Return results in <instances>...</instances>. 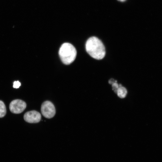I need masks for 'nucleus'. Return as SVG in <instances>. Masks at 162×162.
<instances>
[{"instance_id":"obj_9","label":"nucleus","mask_w":162,"mask_h":162,"mask_svg":"<svg viewBox=\"0 0 162 162\" xmlns=\"http://www.w3.org/2000/svg\"><path fill=\"white\" fill-rule=\"evenodd\" d=\"M21 85V83L19 81H16L14 82L13 87L15 88H19Z\"/></svg>"},{"instance_id":"obj_8","label":"nucleus","mask_w":162,"mask_h":162,"mask_svg":"<svg viewBox=\"0 0 162 162\" xmlns=\"http://www.w3.org/2000/svg\"><path fill=\"white\" fill-rule=\"evenodd\" d=\"M112 85V89L116 93H117V90L119 87L120 86H122L121 84H120V85H119L117 83V81L116 80L115 82L113 83Z\"/></svg>"},{"instance_id":"obj_5","label":"nucleus","mask_w":162,"mask_h":162,"mask_svg":"<svg viewBox=\"0 0 162 162\" xmlns=\"http://www.w3.org/2000/svg\"><path fill=\"white\" fill-rule=\"evenodd\" d=\"M40 113L37 111H32L26 113L24 115L25 121L29 123H37L39 122L41 120Z\"/></svg>"},{"instance_id":"obj_7","label":"nucleus","mask_w":162,"mask_h":162,"mask_svg":"<svg viewBox=\"0 0 162 162\" xmlns=\"http://www.w3.org/2000/svg\"><path fill=\"white\" fill-rule=\"evenodd\" d=\"M7 113V109L3 102L0 101V118L4 117Z\"/></svg>"},{"instance_id":"obj_3","label":"nucleus","mask_w":162,"mask_h":162,"mask_svg":"<svg viewBox=\"0 0 162 162\" xmlns=\"http://www.w3.org/2000/svg\"><path fill=\"white\" fill-rule=\"evenodd\" d=\"M41 111L42 115L45 118L50 119L55 116L56 110L55 106L49 101H46L42 104Z\"/></svg>"},{"instance_id":"obj_4","label":"nucleus","mask_w":162,"mask_h":162,"mask_svg":"<svg viewBox=\"0 0 162 162\" xmlns=\"http://www.w3.org/2000/svg\"><path fill=\"white\" fill-rule=\"evenodd\" d=\"M26 106V104L25 101L20 99H16L11 102L9 105V109L12 113L19 114L25 110Z\"/></svg>"},{"instance_id":"obj_11","label":"nucleus","mask_w":162,"mask_h":162,"mask_svg":"<svg viewBox=\"0 0 162 162\" xmlns=\"http://www.w3.org/2000/svg\"><path fill=\"white\" fill-rule=\"evenodd\" d=\"M118 1H121V2H125V1H126V0H118Z\"/></svg>"},{"instance_id":"obj_2","label":"nucleus","mask_w":162,"mask_h":162,"mask_svg":"<svg viewBox=\"0 0 162 162\" xmlns=\"http://www.w3.org/2000/svg\"><path fill=\"white\" fill-rule=\"evenodd\" d=\"M59 55L63 63L69 65L73 63L77 56V51L75 47L71 44L65 43L60 47Z\"/></svg>"},{"instance_id":"obj_1","label":"nucleus","mask_w":162,"mask_h":162,"mask_svg":"<svg viewBox=\"0 0 162 162\" xmlns=\"http://www.w3.org/2000/svg\"><path fill=\"white\" fill-rule=\"evenodd\" d=\"M86 49L89 55L95 59H101L105 56V47L101 41L97 37H93L88 39Z\"/></svg>"},{"instance_id":"obj_10","label":"nucleus","mask_w":162,"mask_h":162,"mask_svg":"<svg viewBox=\"0 0 162 162\" xmlns=\"http://www.w3.org/2000/svg\"><path fill=\"white\" fill-rule=\"evenodd\" d=\"M115 80H114V79H111L110 80H109V83H110V84H111V85H112V84L114 82H115Z\"/></svg>"},{"instance_id":"obj_6","label":"nucleus","mask_w":162,"mask_h":162,"mask_svg":"<svg viewBox=\"0 0 162 162\" xmlns=\"http://www.w3.org/2000/svg\"><path fill=\"white\" fill-rule=\"evenodd\" d=\"M127 91L126 89L122 86L118 88L117 93L118 97L121 98H124L127 95Z\"/></svg>"}]
</instances>
